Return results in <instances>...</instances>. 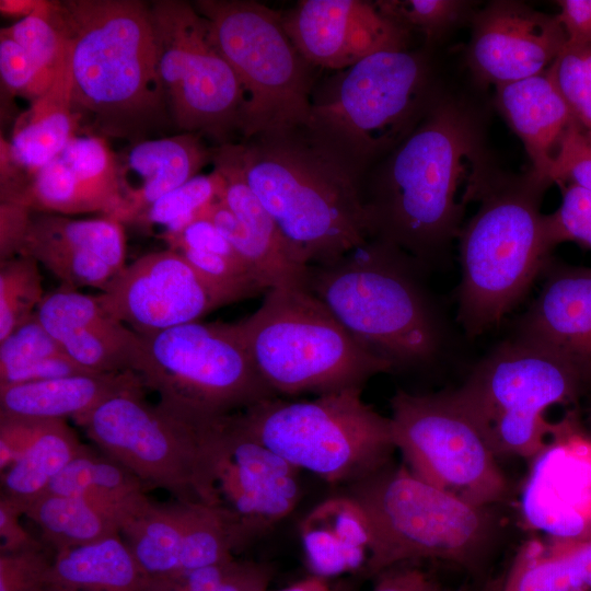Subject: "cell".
I'll return each mask as SVG.
<instances>
[{
  "label": "cell",
  "mask_w": 591,
  "mask_h": 591,
  "mask_svg": "<svg viewBox=\"0 0 591 591\" xmlns=\"http://www.w3.org/2000/svg\"><path fill=\"white\" fill-rule=\"evenodd\" d=\"M494 181L479 131L463 106L438 99L418 126L363 175L369 239L422 266L462 229L465 207Z\"/></svg>",
  "instance_id": "obj_1"
},
{
  "label": "cell",
  "mask_w": 591,
  "mask_h": 591,
  "mask_svg": "<svg viewBox=\"0 0 591 591\" xmlns=\"http://www.w3.org/2000/svg\"><path fill=\"white\" fill-rule=\"evenodd\" d=\"M69 44L71 105L97 136L134 144L172 130L150 5L139 0L50 1Z\"/></svg>",
  "instance_id": "obj_2"
},
{
  "label": "cell",
  "mask_w": 591,
  "mask_h": 591,
  "mask_svg": "<svg viewBox=\"0 0 591 591\" xmlns=\"http://www.w3.org/2000/svg\"><path fill=\"white\" fill-rule=\"evenodd\" d=\"M225 144L244 181L305 265L332 263L369 240L362 175L306 126Z\"/></svg>",
  "instance_id": "obj_3"
},
{
  "label": "cell",
  "mask_w": 591,
  "mask_h": 591,
  "mask_svg": "<svg viewBox=\"0 0 591 591\" xmlns=\"http://www.w3.org/2000/svg\"><path fill=\"white\" fill-rule=\"evenodd\" d=\"M420 267L396 246L369 239L332 263L310 266L306 289L364 349L393 369L417 366L441 344Z\"/></svg>",
  "instance_id": "obj_4"
},
{
  "label": "cell",
  "mask_w": 591,
  "mask_h": 591,
  "mask_svg": "<svg viewBox=\"0 0 591 591\" xmlns=\"http://www.w3.org/2000/svg\"><path fill=\"white\" fill-rule=\"evenodd\" d=\"M438 99L424 51L383 50L338 71L313 92L306 127L363 178Z\"/></svg>",
  "instance_id": "obj_5"
},
{
  "label": "cell",
  "mask_w": 591,
  "mask_h": 591,
  "mask_svg": "<svg viewBox=\"0 0 591 591\" xmlns=\"http://www.w3.org/2000/svg\"><path fill=\"white\" fill-rule=\"evenodd\" d=\"M248 354L278 395H317L393 371L359 345L306 288H271L262 305L236 322Z\"/></svg>",
  "instance_id": "obj_6"
},
{
  "label": "cell",
  "mask_w": 591,
  "mask_h": 591,
  "mask_svg": "<svg viewBox=\"0 0 591 591\" xmlns=\"http://www.w3.org/2000/svg\"><path fill=\"white\" fill-rule=\"evenodd\" d=\"M348 495L364 510L372 533L366 576L418 559L473 565L496 533L487 507L474 506L413 474L391 466L349 485Z\"/></svg>",
  "instance_id": "obj_7"
},
{
  "label": "cell",
  "mask_w": 591,
  "mask_h": 591,
  "mask_svg": "<svg viewBox=\"0 0 591 591\" xmlns=\"http://www.w3.org/2000/svg\"><path fill=\"white\" fill-rule=\"evenodd\" d=\"M546 188L531 174L494 181L459 233L460 320L470 334L498 324L524 294L551 252L540 201Z\"/></svg>",
  "instance_id": "obj_8"
},
{
  "label": "cell",
  "mask_w": 591,
  "mask_h": 591,
  "mask_svg": "<svg viewBox=\"0 0 591 591\" xmlns=\"http://www.w3.org/2000/svg\"><path fill=\"white\" fill-rule=\"evenodd\" d=\"M350 387L309 401L264 399L235 416L242 427L298 471L349 485L379 471L395 449L390 417Z\"/></svg>",
  "instance_id": "obj_9"
},
{
  "label": "cell",
  "mask_w": 591,
  "mask_h": 591,
  "mask_svg": "<svg viewBox=\"0 0 591 591\" xmlns=\"http://www.w3.org/2000/svg\"><path fill=\"white\" fill-rule=\"evenodd\" d=\"M137 369L164 408L197 424L277 397L257 371L235 323H185L139 334Z\"/></svg>",
  "instance_id": "obj_10"
},
{
  "label": "cell",
  "mask_w": 591,
  "mask_h": 591,
  "mask_svg": "<svg viewBox=\"0 0 591 591\" xmlns=\"http://www.w3.org/2000/svg\"><path fill=\"white\" fill-rule=\"evenodd\" d=\"M193 3L244 91L242 140L268 130L306 126L314 67L292 43L282 14L253 0Z\"/></svg>",
  "instance_id": "obj_11"
},
{
  "label": "cell",
  "mask_w": 591,
  "mask_h": 591,
  "mask_svg": "<svg viewBox=\"0 0 591 591\" xmlns=\"http://www.w3.org/2000/svg\"><path fill=\"white\" fill-rule=\"evenodd\" d=\"M584 384L564 359L517 338L499 346L451 392L498 454L533 459L554 424L546 410L573 401Z\"/></svg>",
  "instance_id": "obj_12"
},
{
  "label": "cell",
  "mask_w": 591,
  "mask_h": 591,
  "mask_svg": "<svg viewBox=\"0 0 591 591\" xmlns=\"http://www.w3.org/2000/svg\"><path fill=\"white\" fill-rule=\"evenodd\" d=\"M150 14L158 73L173 129L218 146L242 131L245 94L194 3L154 0Z\"/></svg>",
  "instance_id": "obj_13"
},
{
  "label": "cell",
  "mask_w": 591,
  "mask_h": 591,
  "mask_svg": "<svg viewBox=\"0 0 591 591\" xmlns=\"http://www.w3.org/2000/svg\"><path fill=\"white\" fill-rule=\"evenodd\" d=\"M100 451L134 473L147 488L176 500L213 506L208 451L198 424L182 419L144 390L115 395L73 419Z\"/></svg>",
  "instance_id": "obj_14"
},
{
  "label": "cell",
  "mask_w": 591,
  "mask_h": 591,
  "mask_svg": "<svg viewBox=\"0 0 591 591\" xmlns=\"http://www.w3.org/2000/svg\"><path fill=\"white\" fill-rule=\"evenodd\" d=\"M390 419L395 449L420 479L478 507L506 496L497 455L451 392L397 391Z\"/></svg>",
  "instance_id": "obj_15"
},
{
  "label": "cell",
  "mask_w": 591,
  "mask_h": 591,
  "mask_svg": "<svg viewBox=\"0 0 591 591\" xmlns=\"http://www.w3.org/2000/svg\"><path fill=\"white\" fill-rule=\"evenodd\" d=\"M215 508L247 544L288 517L300 497L299 471L248 433L235 413L200 421Z\"/></svg>",
  "instance_id": "obj_16"
},
{
  "label": "cell",
  "mask_w": 591,
  "mask_h": 591,
  "mask_svg": "<svg viewBox=\"0 0 591 591\" xmlns=\"http://www.w3.org/2000/svg\"><path fill=\"white\" fill-rule=\"evenodd\" d=\"M255 296L209 279L167 248L126 265L96 298L108 315L146 334L199 321L220 306Z\"/></svg>",
  "instance_id": "obj_17"
},
{
  "label": "cell",
  "mask_w": 591,
  "mask_h": 591,
  "mask_svg": "<svg viewBox=\"0 0 591 591\" xmlns=\"http://www.w3.org/2000/svg\"><path fill=\"white\" fill-rule=\"evenodd\" d=\"M520 509L528 526L566 538L591 529V436L567 415L532 459Z\"/></svg>",
  "instance_id": "obj_18"
},
{
  "label": "cell",
  "mask_w": 591,
  "mask_h": 591,
  "mask_svg": "<svg viewBox=\"0 0 591 591\" xmlns=\"http://www.w3.org/2000/svg\"><path fill=\"white\" fill-rule=\"evenodd\" d=\"M567 43L556 15L513 1H495L473 20L467 61L496 86L545 73Z\"/></svg>",
  "instance_id": "obj_19"
},
{
  "label": "cell",
  "mask_w": 591,
  "mask_h": 591,
  "mask_svg": "<svg viewBox=\"0 0 591 591\" xmlns=\"http://www.w3.org/2000/svg\"><path fill=\"white\" fill-rule=\"evenodd\" d=\"M281 14L292 43L314 68L340 71L372 54L407 48L409 34L371 1L300 0Z\"/></svg>",
  "instance_id": "obj_20"
},
{
  "label": "cell",
  "mask_w": 591,
  "mask_h": 591,
  "mask_svg": "<svg viewBox=\"0 0 591 591\" xmlns=\"http://www.w3.org/2000/svg\"><path fill=\"white\" fill-rule=\"evenodd\" d=\"M65 351L92 372H137L142 358L140 335L108 315L96 296L61 286L46 293L35 312Z\"/></svg>",
  "instance_id": "obj_21"
},
{
  "label": "cell",
  "mask_w": 591,
  "mask_h": 591,
  "mask_svg": "<svg viewBox=\"0 0 591 591\" xmlns=\"http://www.w3.org/2000/svg\"><path fill=\"white\" fill-rule=\"evenodd\" d=\"M519 339L555 354L584 386L591 384V269L549 274L522 321Z\"/></svg>",
  "instance_id": "obj_22"
},
{
  "label": "cell",
  "mask_w": 591,
  "mask_h": 591,
  "mask_svg": "<svg viewBox=\"0 0 591 591\" xmlns=\"http://www.w3.org/2000/svg\"><path fill=\"white\" fill-rule=\"evenodd\" d=\"M215 147L205 137L193 132L150 138L134 143L119 162L121 184L135 182L125 195L121 209L114 219L134 223L158 199L182 186L209 163Z\"/></svg>",
  "instance_id": "obj_23"
},
{
  "label": "cell",
  "mask_w": 591,
  "mask_h": 591,
  "mask_svg": "<svg viewBox=\"0 0 591 591\" xmlns=\"http://www.w3.org/2000/svg\"><path fill=\"white\" fill-rule=\"evenodd\" d=\"M300 537L312 575L327 579L364 573L372 553L367 514L350 495L329 497L301 521Z\"/></svg>",
  "instance_id": "obj_24"
},
{
  "label": "cell",
  "mask_w": 591,
  "mask_h": 591,
  "mask_svg": "<svg viewBox=\"0 0 591 591\" xmlns=\"http://www.w3.org/2000/svg\"><path fill=\"white\" fill-rule=\"evenodd\" d=\"M496 103L530 157V174L547 187L560 139L575 120L566 102L545 72L496 86Z\"/></svg>",
  "instance_id": "obj_25"
},
{
  "label": "cell",
  "mask_w": 591,
  "mask_h": 591,
  "mask_svg": "<svg viewBox=\"0 0 591 591\" xmlns=\"http://www.w3.org/2000/svg\"><path fill=\"white\" fill-rule=\"evenodd\" d=\"M134 371L82 373L0 386V414L35 419H72L104 401L144 390Z\"/></svg>",
  "instance_id": "obj_26"
},
{
  "label": "cell",
  "mask_w": 591,
  "mask_h": 591,
  "mask_svg": "<svg viewBox=\"0 0 591 591\" xmlns=\"http://www.w3.org/2000/svg\"><path fill=\"white\" fill-rule=\"evenodd\" d=\"M70 70L57 78L53 86L32 102L15 124L11 141H1V165L19 171L25 184L66 148L78 127L71 105Z\"/></svg>",
  "instance_id": "obj_27"
},
{
  "label": "cell",
  "mask_w": 591,
  "mask_h": 591,
  "mask_svg": "<svg viewBox=\"0 0 591 591\" xmlns=\"http://www.w3.org/2000/svg\"><path fill=\"white\" fill-rule=\"evenodd\" d=\"M502 591H591V529L573 537L525 543Z\"/></svg>",
  "instance_id": "obj_28"
},
{
  "label": "cell",
  "mask_w": 591,
  "mask_h": 591,
  "mask_svg": "<svg viewBox=\"0 0 591 591\" xmlns=\"http://www.w3.org/2000/svg\"><path fill=\"white\" fill-rule=\"evenodd\" d=\"M146 489L124 465L86 447L53 480L46 493L85 499L112 517L120 530L150 500Z\"/></svg>",
  "instance_id": "obj_29"
},
{
  "label": "cell",
  "mask_w": 591,
  "mask_h": 591,
  "mask_svg": "<svg viewBox=\"0 0 591 591\" xmlns=\"http://www.w3.org/2000/svg\"><path fill=\"white\" fill-rule=\"evenodd\" d=\"M149 578L120 533L54 554L48 575L73 591H142Z\"/></svg>",
  "instance_id": "obj_30"
},
{
  "label": "cell",
  "mask_w": 591,
  "mask_h": 591,
  "mask_svg": "<svg viewBox=\"0 0 591 591\" xmlns=\"http://www.w3.org/2000/svg\"><path fill=\"white\" fill-rule=\"evenodd\" d=\"M84 445L66 419H47L31 448L1 476L0 496L25 508L46 494L53 480L82 453Z\"/></svg>",
  "instance_id": "obj_31"
},
{
  "label": "cell",
  "mask_w": 591,
  "mask_h": 591,
  "mask_svg": "<svg viewBox=\"0 0 591 591\" xmlns=\"http://www.w3.org/2000/svg\"><path fill=\"white\" fill-rule=\"evenodd\" d=\"M35 247L90 252L100 256L117 273L126 267L124 225L106 216L72 219L58 213L33 211L21 254Z\"/></svg>",
  "instance_id": "obj_32"
},
{
  "label": "cell",
  "mask_w": 591,
  "mask_h": 591,
  "mask_svg": "<svg viewBox=\"0 0 591 591\" xmlns=\"http://www.w3.org/2000/svg\"><path fill=\"white\" fill-rule=\"evenodd\" d=\"M186 522V501L151 499L120 528L132 555L149 576L177 572Z\"/></svg>",
  "instance_id": "obj_33"
},
{
  "label": "cell",
  "mask_w": 591,
  "mask_h": 591,
  "mask_svg": "<svg viewBox=\"0 0 591 591\" xmlns=\"http://www.w3.org/2000/svg\"><path fill=\"white\" fill-rule=\"evenodd\" d=\"M54 554L119 534L118 523L80 497L46 493L24 510Z\"/></svg>",
  "instance_id": "obj_34"
},
{
  "label": "cell",
  "mask_w": 591,
  "mask_h": 591,
  "mask_svg": "<svg viewBox=\"0 0 591 591\" xmlns=\"http://www.w3.org/2000/svg\"><path fill=\"white\" fill-rule=\"evenodd\" d=\"M90 372L65 351L36 314L0 341V386Z\"/></svg>",
  "instance_id": "obj_35"
},
{
  "label": "cell",
  "mask_w": 591,
  "mask_h": 591,
  "mask_svg": "<svg viewBox=\"0 0 591 591\" xmlns=\"http://www.w3.org/2000/svg\"><path fill=\"white\" fill-rule=\"evenodd\" d=\"M269 581L267 566L234 558L194 570L150 576L142 591H267Z\"/></svg>",
  "instance_id": "obj_36"
},
{
  "label": "cell",
  "mask_w": 591,
  "mask_h": 591,
  "mask_svg": "<svg viewBox=\"0 0 591 591\" xmlns=\"http://www.w3.org/2000/svg\"><path fill=\"white\" fill-rule=\"evenodd\" d=\"M224 181L213 169L199 174L152 204L132 224L142 228L161 225L162 234H176L198 219L220 199Z\"/></svg>",
  "instance_id": "obj_37"
},
{
  "label": "cell",
  "mask_w": 591,
  "mask_h": 591,
  "mask_svg": "<svg viewBox=\"0 0 591 591\" xmlns=\"http://www.w3.org/2000/svg\"><path fill=\"white\" fill-rule=\"evenodd\" d=\"M44 297L36 259L19 255L0 262V341L34 316Z\"/></svg>",
  "instance_id": "obj_38"
},
{
  "label": "cell",
  "mask_w": 591,
  "mask_h": 591,
  "mask_svg": "<svg viewBox=\"0 0 591 591\" xmlns=\"http://www.w3.org/2000/svg\"><path fill=\"white\" fill-rule=\"evenodd\" d=\"M49 1L33 14L1 28L31 56L43 77L53 85L69 66V44L47 18Z\"/></svg>",
  "instance_id": "obj_39"
},
{
  "label": "cell",
  "mask_w": 591,
  "mask_h": 591,
  "mask_svg": "<svg viewBox=\"0 0 591 591\" xmlns=\"http://www.w3.org/2000/svg\"><path fill=\"white\" fill-rule=\"evenodd\" d=\"M389 21L409 34L437 40L467 12L470 2L459 0H379L373 2Z\"/></svg>",
  "instance_id": "obj_40"
},
{
  "label": "cell",
  "mask_w": 591,
  "mask_h": 591,
  "mask_svg": "<svg viewBox=\"0 0 591 591\" xmlns=\"http://www.w3.org/2000/svg\"><path fill=\"white\" fill-rule=\"evenodd\" d=\"M546 74L573 119L591 137V46L566 43Z\"/></svg>",
  "instance_id": "obj_41"
},
{
  "label": "cell",
  "mask_w": 591,
  "mask_h": 591,
  "mask_svg": "<svg viewBox=\"0 0 591 591\" xmlns=\"http://www.w3.org/2000/svg\"><path fill=\"white\" fill-rule=\"evenodd\" d=\"M543 227L549 250L567 241L591 248V190L571 184L564 186L561 205L553 213L544 215Z\"/></svg>",
  "instance_id": "obj_42"
},
{
  "label": "cell",
  "mask_w": 591,
  "mask_h": 591,
  "mask_svg": "<svg viewBox=\"0 0 591 591\" xmlns=\"http://www.w3.org/2000/svg\"><path fill=\"white\" fill-rule=\"evenodd\" d=\"M553 183L591 190V137L573 120L564 132L546 176Z\"/></svg>",
  "instance_id": "obj_43"
},
{
  "label": "cell",
  "mask_w": 591,
  "mask_h": 591,
  "mask_svg": "<svg viewBox=\"0 0 591 591\" xmlns=\"http://www.w3.org/2000/svg\"><path fill=\"white\" fill-rule=\"evenodd\" d=\"M0 73L2 85L9 92L32 102L53 86L43 77L26 50L3 33H0Z\"/></svg>",
  "instance_id": "obj_44"
},
{
  "label": "cell",
  "mask_w": 591,
  "mask_h": 591,
  "mask_svg": "<svg viewBox=\"0 0 591 591\" xmlns=\"http://www.w3.org/2000/svg\"><path fill=\"white\" fill-rule=\"evenodd\" d=\"M51 560L46 548L0 554V591H43Z\"/></svg>",
  "instance_id": "obj_45"
},
{
  "label": "cell",
  "mask_w": 591,
  "mask_h": 591,
  "mask_svg": "<svg viewBox=\"0 0 591 591\" xmlns=\"http://www.w3.org/2000/svg\"><path fill=\"white\" fill-rule=\"evenodd\" d=\"M46 420L0 414V474L25 454Z\"/></svg>",
  "instance_id": "obj_46"
},
{
  "label": "cell",
  "mask_w": 591,
  "mask_h": 591,
  "mask_svg": "<svg viewBox=\"0 0 591 591\" xmlns=\"http://www.w3.org/2000/svg\"><path fill=\"white\" fill-rule=\"evenodd\" d=\"M161 237L169 248L175 251L195 250L241 258L215 223L206 217H199L176 234H161Z\"/></svg>",
  "instance_id": "obj_47"
},
{
  "label": "cell",
  "mask_w": 591,
  "mask_h": 591,
  "mask_svg": "<svg viewBox=\"0 0 591 591\" xmlns=\"http://www.w3.org/2000/svg\"><path fill=\"white\" fill-rule=\"evenodd\" d=\"M33 210L13 202L0 205V262L21 254Z\"/></svg>",
  "instance_id": "obj_48"
},
{
  "label": "cell",
  "mask_w": 591,
  "mask_h": 591,
  "mask_svg": "<svg viewBox=\"0 0 591 591\" xmlns=\"http://www.w3.org/2000/svg\"><path fill=\"white\" fill-rule=\"evenodd\" d=\"M23 512L0 496V554H15L46 548L22 525Z\"/></svg>",
  "instance_id": "obj_49"
},
{
  "label": "cell",
  "mask_w": 591,
  "mask_h": 591,
  "mask_svg": "<svg viewBox=\"0 0 591 591\" xmlns=\"http://www.w3.org/2000/svg\"><path fill=\"white\" fill-rule=\"evenodd\" d=\"M559 14L567 43L578 46H591V0H561Z\"/></svg>",
  "instance_id": "obj_50"
},
{
  "label": "cell",
  "mask_w": 591,
  "mask_h": 591,
  "mask_svg": "<svg viewBox=\"0 0 591 591\" xmlns=\"http://www.w3.org/2000/svg\"><path fill=\"white\" fill-rule=\"evenodd\" d=\"M380 575L372 591H444L422 571L415 568H391Z\"/></svg>",
  "instance_id": "obj_51"
},
{
  "label": "cell",
  "mask_w": 591,
  "mask_h": 591,
  "mask_svg": "<svg viewBox=\"0 0 591 591\" xmlns=\"http://www.w3.org/2000/svg\"><path fill=\"white\" fill-rule=\"evenodd\" d=\"M43 2L42 0H1L0 10L5 15L25 18L35 13Z\"/></svg>",
  "instance_id": "obj_52"
},
{
  "label": "cell",
  "mask_w": 591,
  "mask_h": 591,
  "mask_svg": "<svg viewBox=\"0 0 591 591\" xmlns=\"http://www.w3.org/2000/svg\"><path fill=\"white\" fill-rule=\"evenodd\" d=\"M275 591H332V589L326 579L312 575L292 586Z\"/></svg>",
  "instance_id": "obj_53"
},
{
  "label": "cell",
  "mask_w": 591,
  "mask_h": 591,
  "mask_svg": "<svg viewBox=\"0 0 591 591\" xmlns=\"http://www.w3.org/2000/svg\"><path fill=\"white\" fill-rule=\"evenodd\" d=\"M43 591H73V590L53 583V582H48L46 587L43 589Z\"/></svg>",
  "instance_id": "obj_54"
},
{
  "label": "cell",
  "mask_w": 591,
  "mask_h": 591,
  "mask_svg": "<svg viewBox=\"0 0 591 591\" xmlns=\"http://www.w3.org/2000/svg\"><path fill=\"white\" fill-rule=\"evenodd\" d=\"M590 424H591V414H590Z\"/></svg>",
  "instance_id": "obj_55"
},
{
  "label": "cell",
  "mask_w": 591,
  "mask_h": 591,
  "mask_svg": "<svg viewBox=\"0 0 591 591\" xmlns=\"http://www.w3.org/2000/svg\"><path fill=\"white\" fill-rule=\"evenodd\" d=\"M267 591H269V590H267Z\"/></svg>",
  "instance_id": "obj_56"
}]
</instances>
